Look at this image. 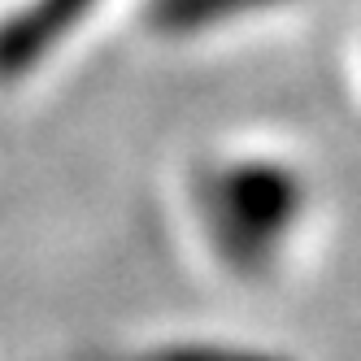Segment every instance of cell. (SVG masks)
Returning a JSON list of instances; mask_svg holds the SVG:
<instances>
[{
	"label": "cell",
	"mask_w": 361,
	"mask_h": 361,
	"mask_svg": "<svg viewBox=\"0 0 361 361\" xmlns=\"http://www.w3.org/2000/svg\"><path fill=\"white\" fill-rule=\"evenodd\" d=\"M96 0H35L9 22H0V79L27 74Z\"/></svg>",
	"instance_id": "7a4b0ae2"
},
{
	"label": "cell",
	"mask_w": 361,
	"mask_h": 361,
	"mask_svg": "<svg viewBox=\"0 0 361 361\" xmlns=\"http://www.w3.org/2000/svg\"><path fill=\"white\" fill-rule=\"evenodd\" d=\"M270 5H283V0H152L148 18L166 35H192V31L222 27V22L248 18V13L270 9Z\"/></svg>",
	"instance_id": "3957f363"
},
{
	"label": "cell",
	"mask_w": 361,
	"mask_h": 361,
	"mask_svg": "<svg viewBox=\"0 0 361 361\" xmlns=\"http://www.w3.org/2000/svg\"><path fill=\"white\" fill-rule=\"evenodd\" d=\"M305 214V183L292 166L248 157L218 166L200 188V218L222 266L262 274Z\"/></svg>",
	"instance_id": "6da1fadb"
},
{
	"label": "cell",
	"mask_w": 361,
	"mask_h": 361,
	"mask_svg": "<svg viewBox=\"0 0 361 361\" xmlns=\"http://www.w3.org/2000/svg\"><path fill=\"white\" fill-rule=\"evenodd\" d=\"M144 361H270V357H252V353H214V348H183V353H157Z\"/></svg>",
	"instance_id": "277c9868"
}]
</instances>
